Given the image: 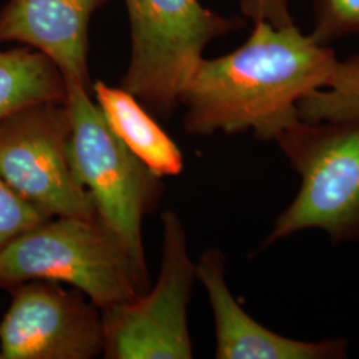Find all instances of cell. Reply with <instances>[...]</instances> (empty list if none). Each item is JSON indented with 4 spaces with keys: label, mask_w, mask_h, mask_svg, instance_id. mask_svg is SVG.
Segmentation results:
<instances>
[{
    "label": "cell",
    "mask_w": 359,
    "mask_h": 359,
    "mask_svg": "<svg viewBox=\"0 0 359 359\" xmlns=\"http://www.w3.org/2000/svg\"><path fill=\"white\" fill-rule=\"evenodd\" d=\"M241 13L255 22H268L276 27L294 23L289 0H240Z\"/></svg>",
    "instance_id": "2e32d148"
},
{
    "label": "cell",
    "mask_w": 359,
    "mask_h": 359,
    "mask_svg": "<svg viewBox=\"0 0 359 359\" xmlns=\"http://www.w3.org/2000/svg\"><path fill=\"white\" fill-rule=\"evenodd\" d=\"M330 46L294 23L255 22L241 47L203 59L180 96L185 132L196 136L252 132L276 142L299 118L298 104L326 88L338 65Z\"/></svg>",
    "instance_id": "6da1fadb"
},
{
    "label": "cell",
    "mask_w": 359,
    "mask_h": 359,
    "mask_svg": "<svg viewBox=\"0 0 359 359\" xmlns=\"http://www.w3.org/2000/svg\"><path fill=\"white\" fill-rule=\"evenodd\" d=\"M0 358H1V357H0Z\"/></svg>",
    "instance_id": "e0dca14e"
},
{
    "label": "cell",
    "mask_w": 359,
    "mask_h": 359,
    "mask_svg": "<svg viewBox=\"0 0 359 359\" xmlns=\"http://www.w3.org/2000/svg\"><path fill=\"white\" fill-rule=\"evenodd\" d=\"M11 289L0 322L4 359H90L103 354L102 309L59 283L27 281Z\"/></svg>",
    "instance_id": "ba28073f"
},
{
    "label": "cell",
    "mask_w": 359,
    "mask_h": 359,
    "mask_svg": "<svg viewBox=\"0 0 359 359\" xmlns=\"http://www.w3.org/2000/svg\"><path fill=\"white\" fill-rule=\"evenodd\" d=\"M71 115V163L77 181L87 191L97 217L126 245L142 286L148 269L142 245V218L154 205L157 180L129 151L100 107L92 102L90 88L68 86Z\"/></svg>",
    "instance_id": "5b68a950"
},
{
    "label": "cell",
    "mask_w": 359,
    "mask_h": 359,
    "mask_svg": "<svg viewBox=\"0 0 359 359\" xmlns=\"http://www.w3.org/2000/svg\"><path fill=\"white\" fill-rule=\"evenodd\" d=\"M27 281L68 283L102 310L147 290L126 245L99 218H50L6 245L0 287Z\"/></svg>",
    "instance_id": "3957f363"
},
{
    "label": "cell",
    "mask_w": 359,
    "mask_h": 359,
    "mask_svg": "<svg viewBox=\"0 0 359 359\" xmlns=\"http://www.w3.org/2000/svg\"><path fill=\"white\" fill-rule=\"evenodd\" d=\"M197 280L203 283L215 317L218 359H342L347 342L335 338L320 342L292 339L269 330L252 318L225 281V257L209 249L196 262Z\"/></svg>",
    "instance_id": "9c48e42d"
},
{
    "label": "cell",
    "mask_w": 359,
    "mask_h": 359,
    "mask_svg": "<svg viewBox=\"0 0 359 359\" xmlns=\"http://www.w3.org/2000/svg\"><path fill=\"white\" fill-rule=\"evenodd\" d=\"M274 142L301 185L262 248L309 229L325 231L334 243L359 241V115L298 118Z\"/></svg>",
    "instance_id": "7a4b0ae2"
},
{
    "label": "cell",
    "mask_w": 359,
    "mask_h": 359,
    "mask_svg": "<svg viewBox=\"0 0 359 359\" xmlns=\"http://www.w3.org/2000/svg\"><path fill=\"white\" fill-rule=\"evenodd\" d=\"M298 115L306 121L359 115V56L339 60L327 87L298 104Z\"/></svg>",
    "instance_id": "4fadbf2b"
},
{
    "label": "cell",
    "mask_w": 359,
    "mask_h": 359,
    "mask_svg": "<svg viewBox=\"0 0 359 359\" xmlns=\"http://www.w3.org/2000/svg\"><path fill=\"white\" fill-rule=\"evenodd\" d=\"M50 219L0 177V250L20 234Z\"/></svg>",
    "instance_id": "9a60e30c"
},
{
    "label": "cell",
    "mask_w": 359,
    "mask_h": 359,
    "mask_svg": "<svg viewBox=\"0 0 359 359\" xmlns=\"http://www.w3.org/2000/svg\"><path fill=\"white\" fill-rule=\"evenodd\" d=\"M105 0H10L0 10V43L36 50L59 68L68 86L92 88L88 28Z\"/></svg>",
    "instance_id": "30bf717a"
},
{
    "label": "cell",
    "mask_w": 359,
    "mask_h": 359,
    "mask_svg": "<svg viewBox=\"0 0 359 359\" xmlns=\"http://www.w3.org/2000/svg\"><path fill=\"white\" fill-rule=\"evenodd\" d=\"M67 102L26 107L0 121V177L47 217L96 219L69 154Z\"/></svg>",
    "instance_id": "52a82bcc"
},
{
    "label": "cell",
    "mask_w": 359,
    "mask_h": 359,
    "mask_svg": "<svg viewBox=\"0 0 359 359\" xmlns=\"http://www.w3.org/2000/svg\"><path fill=\"white\" fill-rule=\"evenodd\" d=\"M163 221L161 268L151 292L102 310L103 355L107 359H191L188 305L196 264L179 216L167 210Z\"/></svg>",
    "instance_id": "8992f818"
},
{
    "label": "cell",
    "mask_w": 359,
    "mask_h": 359,
    "mask_svg": "<svg viewBox=\"0 0 359 359\" xmlns=\"http://www.w3.org/2000/svg\"><path fill=\"white\" fill-rule=\"evenodd\" d=\"M67 83L59 68L29 47L0 51V121L47 102H67Z\"/></svg>",
    "instance_id": "7c38bea8"
},
{
    "label": "cell",
    "mask_w": 359,
    "mask_h": 359,
    "mask_svg": "<svg viewBox=\"0 0 359 359\" xmlns=\"http://www.w3.org/2000/svg\"><path fill=\"white\" fill-rule=\"evenodd\" d=\"M130 26V57L121 80L151 112L168 118L204 59L206 47L231 34L237 20L198 0H124Z\"/></svg>",
    "instance_id": "277c9868"
},
{
    "label": "cell",
    "mask_w": 359,
    "mask_h": 359,
    "mask_svg": "<svg viewBox=\"0 0 359 359\" xmlns=\"http://www.w3.org/2000/svg\"><path fill=\"white\" fill-rule=\"evenodd\" d=\"M92 90L116 136L152 175L161 179L182 172L184 157L177 144L132 93L102 80L92 86Z\"/></svg>",
    "instance_id": "8fae6325"
},
{
    "label": "cell",
    "mask_w": 359,
    "mask_h": 359,
    "mask_svg": "<svg viewBox=\"0 0 359 359\" xmlns=\"http://www.w3.org/2000/svg\"><path fill=\"white\" fill-rule=\"evenodd\" d=\"M313 15L310 35L321 44L359 34V0H313Z\"/></svg>",
    "instance_id": "5bb4252c"
}]
</instances>
